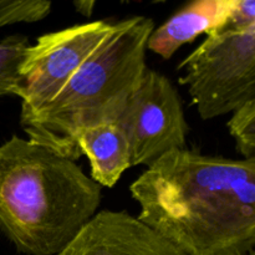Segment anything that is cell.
Returning a JSON list of instances; mask_svg holds the SVG:
<instances>
[{"label": "cell", "instance_id": "obj_4", "mask_svg": "<svg viewBox=\"0 0 255 255\" xmlns=\"http://www.w3.org/2000/svg\"><path fill=\"white\" fill-rule=\"evenodd\" d=\"M177 70L202 120L233 114L255 100V22L242 25L229 17Z\"/></svg>", "mask_w": 255, "mask_h": 255}, {"label": "cell", "instance_id": "obj_5", "mask_svg": "<svg viewBox=\"0 0 255 255\" xmlns=\"http://www.w3.org/2000/svg\"><path fill=\"white\" fill-rule=\"evenodd\" d=\"M129 148L131 167L149 166L174 149L186 148L189 125L171 80L147 67L138 89L116 121Z\"/></svg>", "mask_w": 255, "mask_h": 255}, {"label": "cell", "instance_id": "obj_11", "mask_svg": "<svg viewBox=\"0 0 255 255\" xmlns=\"http://www.w3.org/2000/svg\"><path fill=\"white\" fill-rule=\"evenodd\" d=\"M227 126L243 159H255V100L237 109Z\"/></svg>", "mask_w": 255, "mask_h": 255}, {"label": "cell", "instance_id": "obj_12", "mask_svg": "<svg viewBox=\"0 0 255 255\" xmlns=\"http://www.w3.org/2000/svg\"><path fill=\"white\" fill-rule=\"evenodd\" d=\"M95 5L96 2L92 1V0H84V1H75L74 2V6L76 9V11L79 14H81L82 16H86L90 17L94 12L95 9Z\"/></svg>", "mask_w": 255, "mask_h": 255}, {"label": "cell", "instance_id": "obj_3", "mask_svg": "<svg viewBox=\"0 0 255 255\" xmlns=\"http://www.w3.org/2000/svg\"><path fill=\"white\" fill-rule=\"evenodd\" d=\"M154 29L151 17L137 16L112 24L64 89L20 125L27 138L60 156L80 159L82 132L119 120L147 70L146 45Z\"/></svg>", "mask_w": 255, "mask_h": 255}, {"label": "cell", "instance_id": "obj_9", "mask_svg": "<svg viewBox=\"0 0 255 255\" xmlns=\"http://www.w3.org/2000/svg\"><path fill=\"white\" fill-rule=\"evenodd\" d=\"M80 154L86 156L91 179L100 187L112 188L131 167L129 148L124 132L116 122L86 129L77 138Z\"/></svg>", "mask_w": 255, "mask_h": 255}, {"label": "cell", "instance_id": "obj_10", "mask_svg": "<svg viewBox=\"0 0 255 255\" xmlns=\"http://www.w3.org/2000/svg\"><path fill=\"white\" fill-rule=\"evenodd\" d=\"M30 47L24 35H10L0 41V97L16 95L20 67Z\"/></svg>", "mask_w": 255, "mask_h": 255}, {"label": "cell", "instance_id": "obj_1", "mask_svg": "<svg viewBox=\"0 0 255 255\" xmlns=\"http://www.w3.org/2000/svg\"><path fill=\"white\" fill-rule=\"evenodd\" d=\"M141 223L186 255H251L255 159L174 149L129 186Z\"/></svg>", "mask_w": 255, "mask_h": 255}, {"label": "cell", "instance_id": "obj_6", "mask_svg": "<svg viewBox=\"0 0 255 255\" xmlns=\"http://www.w3.org/2000/svg\"><path fill=\"white\" fill-rule=\"evenodd\" d=\"M111 29V22L96 20L37 37L36 44L27 49L20 67L15 95L21 100L20 117L30 116L46 106Z\"/></svg>", "mask_w": 255, "mask_h": 255}, {"label": "cell", "instance_id": "obj_13", "mask_svg": "<svg viewBox=\"0 0 255 255\" xmlns=\"http://www.w3.org/2000/svg\"><path fill=\"white\" fill-rule=\"evenodd\" d=\"M251 255H255V253H252V254H251Z\"/></svg>", "mask_w": 255, "mask_h": 255}, {"label": "cell", "instance_id": "obj_2", "mask_svg": "<svg viewBox=\"0 0 255 255\" xmlns=\"http://www.w3.org/2000/svg\"><path fill=\"white\" fill-rule=\"evenodd\" d=\"M101 187L29 138L0 144V231L25 255H57L97 214Z\"/></svg>", "mask_w": 255, "mask_h": 255}, {"label": "cell", "instance_id": "obj_8", "mask_svg": "<svg viewBox=\"0 0 255 255\" xmlns=\"http://www.w3.org/2000/svg\"><path fill=\"white\" fill-rule=\"evenodd\" d=\"M236 0H198L174 12L168 20L154 27L146 49L169 60L183 45L201 34H212L227 24Z\"/></svg>", "mask_w": 255, "mask_h": 255}, {"label": "cell", "instance_id": "obj_7", "mask_svg": "<svg viewBox=\"0 0 255 255\" xmlns=\"http://www.w3.org/2000/svg\"><path fill=\"white\" fill-rule=\"evenodd\" d=\"M57 255H186L125 211L104 209Z\"/></svg>", "mask_w": 255, "mask_h": 255}]
</instances>
